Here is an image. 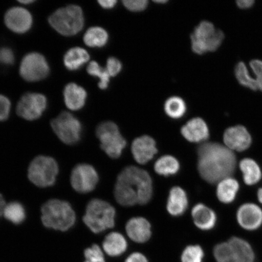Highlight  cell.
Wrapping results in <instances>:
<instances>
[{
	"label": "cell",
	"mask_w": 262,
	"mask_h": 262,
	"mask_svg": "<svg viewBox=\"0 0 262 262\" xmlns=\"http://www.w3.org/2000/svg\"><path fill=\"white\" fill-rule=\"evenodd\" d=\"M198 169L203 179L210 183L231 178L236 167L232 150L217 143H206L198 148Z\"/></svg>",
	"instance_id": "6da1fadb"
},
{
	"label": "cell",
	"mask_w": 262,
	"mask_h": 262,
	"mask_svg": "<svg viewBox=\"0 0 262 262\" xmlns=\"http://www.w3.org/2000/svg\"><path fill=\"white\" fill-rule=\"evenodd\" d=\"M114 194L122 206L147 204L152 195L151 178L145 170L126 167L118 176Z\"/></svg>",
	"instance_id": "7a4b0ae2"
},
{
	"label": "cell",
	"mask_w": 262,
	"mask_h": 262,
	"mask_svg": "<svg viewBox=\"0 0 262 262\" xmlns=\"http://www.w3.org/2000/svg\"><path fill=\"white\" fill-rule=\"evenodd\" d=\"M41 221L46 227L67 231L76 221L75 213L68 202L52 199L42 205Z\"/></svg>",
	"instance_id": "3957f363"
},
{
	"label": "cell",
	"mask_w": 262,
	"mask_h": 262,
	"mask_svg": "<svg viewBox=\"0 0 262 262\" xmlns=\"http://www.w3.org/2000/svg\"><path fill=\"white\" fill-rule=\"evenodd\" d=\"M116 210L109 203L93 199L88 204L83 222L94 233L98 234L115 225Z\"/></svg>",
	"instance_id": "277c9868"
},
{
	"label": "cell",
	"mask_w": 262,
	"mask_h": 262,
	"mask_svg": "<svg viewBox=\"0 0 262 262\" xmlns=\"http://www.w3.org/2000/svg\"><path fill=\"white\" fill-rule=\"evenodd\" d=\"M49 22L60 34L74 35L80 32L83 27V13L79 6H68L57 10L50 16Z\"/></svg>",
	"instance_id": "5b68a950"
},
{
	"label": "cell",
	"mask_w": 262,
	"mask_h": 262,
	"mask_svg": "<svg viewBox=\"0 0 262 262\" xmlns=\"http://www.w3.org/2000/svg\"><path fill=\"white\" fill-rule=\"evenodd\" d=\"M191 39L192 51L201 55L217 50L224 41V34L211 23L204 21L195 28Z\"/></svg>",
	"instance_id": "8992f818"
},
{
	"label": "cell",
	"mask_w": 262,
	"mask_h": 262,
	"mask_svg": "<svg viewBox=\"0 0 262 262\" xmlns=\"http://www.w3.org/2000/svg\"><path fill=\"white\" fill-rule=\"evenodd\" d=\"M58 173L56 161L52 157L40 156L36 157L31 163L28 178L38 187L47 188L54 184Z\"/></svg>",
	"instance_id": "52a82bcc"
},
{
	"label": "cell",
	"mask_w": 262,
	"mask_h": 262,
	"mask_svg": "<svg viewBox=\"0 0 262 262\" xmlns=\"http://www.w3.org/2000/svg\"><path fill=\"white\" fill-rule=\"evenodd\" d=\"M96 135L100 142L101 148L108 156L118 159L122 155L126 142L120 133L119 127L112 122H103L98 126Z\"/></svg>",
	"instance_id": "ba28073f"
},
{
	"label": "cell",
	"mask_w": 262,
	"mask_h": 262,
	"mask_svg": "<svg viewBox=\"0 0 262 262\" xmlns=\"http://www.w3.org/2000/svg\"><path fill=\"white\" fill-rule=\"evenodd\" d=\"M51 126L58 138L67 145H74L80 139L81 124L70 113H61L52 120Z\"/></svg>",
	"instance_id": "9c48e42d"
},
{
	"label": "cell",
	"mask_w": 262,
	"mask_h": 262,
	"mask_svg": "<svg viewBox=\"0 0 262 262\" xmlns=\"http://www.w3.org/2000/svg\"><path fill=\"white\" fill-rule=\"evenodd\" d=\"M49 68L43 55L32 52L23 59L19 74L24 79L28 81H38L48 76Z\"/></svg>",
	"instance_id": "30bf717a"
},
{
	"label": "cell",
	"mask_w": 262,
	"mask_h": 262,
	"mask_svg": "<svg viewBox=\"0 0 262 262\" xmlns=\"http://www.w3.org/2000/svg\"><path fill=\"white\" fill-rule=\"evenodd\" d=\"M47 106V98L38 93H27L18 101L16 113L27 120H34L42 116Z\"/></svg>",
	"instance_id": "8fae6325"
},
{
	"label": "cell",
	"mask_w": 262,
	"mask_h": 262,
	"mask_svg": "<svg viewBox=\"0 0 262 262\" xmlns=\"http://www.w3.org/2000/svg\"><path fill=\"white\" fill-rule=\"evenodd\" d=\"M98 182V176L96 169L88 164H80L72 171L71 182L75 191L80 193L93 191Z\"/></svg>",
	"instance_id": "7c38bea8"
},
{
	"label": "cell",
	"mask_w": 262,
	"mask_h": 262,
	"mask_svg": "<svg viewBox=\"0 0 262 262\" xmlns=\"http://www.w3.org/2000/svg\"><path fill=\"white\" fill-rule=\"evenodd\" d=\"M5 22L10 30L18 34H24L31 28L32 17L27 10L15 7L10 9L6 13Z\"/></svg>",
	"instance_id": "4fadbf2b"
},
{
	"label": "cell",
	"mask_w": 262,
	"mask_h": 262,
	"mask_svg": "<svg viewBox=\"0 0 262 262\" xmlns=\"http://www.w3.org/2000/svg\"><path fill=\"white\" fill-rule=\"evenodd\" d=\"M224 140L226 146L231 150L242 152L251 145L252 139L248 130L243 126L229 127L225 130Z\"/></svg>",
	"instance_id": "5bb4252c"
},
{
	"label": "cell",
	"mask_w": 262,
	"mask_h": 262,
	"mask_svg": "<svg viewBox=\"0 0 262 262\" xmlns=\"http://www.w3.org/2000/svg\"><path fill=\"white\" fill-rule=\"evenodd\" d=\"M239 225L247 230L253 231L262 224V211L254 204H246L239 208L237 214Z\"/></svg>",
	"instance_id": "9a60e30c"
},
{
	"label": "cell",
	"mask_w": 262,
	"mask_h": 262,
	"mask_svg": "<svg viewBox=\"0 0 262 262\" xmlns=\"http://www.w3.org/2000/svg\"><path fill=\"white\" fill-rule=\"evenodd\" d=\"M131 150L134 159L140 164L148 162L158 151L155 140L148 136H143L134 140Z\"/></svg>",
	"instance_id": "2e32d148"
},
{
	"label": "cell",
	"mask_w": 262,
	"mask_h": 262,
	"mask_svg": "<svg viewBox=\"0 0 262 262\" xmlns=\"http://www.w3.org/2000/svg\"><path fill=\"white\" fill-rule=\"evenodd\" d=\"M181 133L185 139L193 143L204 142L209 137L207 124L204 120L199 117L189 120L182 127Z\"/></svg>",
	"instance_id": "e0dca14e"
},
{
	"label": "cell",
	"mask_w": 262,
	"mask_h": 262,
	"mask_svg": "<svg viewBox=\"0 0 262 262\" xmlns=\"http://www.w3.org/2000/svg\"><path fill=\"white\" fill-rule=\"evenodd\" d=\"M126 231L131 240L137 243H145L151 236L150 225L146 219L142 217L130 219L127 223Z\"/></svg>",
	"instance_id": "ac0fdd59"
},
{
	"label": "cell",
	"mask_w": 262,
	"mask_h": 262,
	"mask_svg": "<svg viewBox=\"0 0 262 262\" xmlns=\"http://www.w3.org/2000/svg\"><path fill=\"white\" fill-rule=\"evenodd\" d=\"M66 105L72 111L81 109L86 102L87 93L83 88L74 83L67 84L64 90Z\"/></svg>",
	"instance_id": "d6986e66"
},
{
	"label": "cell",
	"mask_w": 262,
	"mask_h": 262,
	"mask_svg": "<svg viewBox=\"0 0 262 262\" xmlns=\"http://www.w3.org/2000/svg\"><path fill=\"white\" fill-rule=\"evenodd\" d=\"M195 225L202 230H210L215 227L217 217L214 211L202 204L196 205L192 210Z\"/></svg>",
	"instance_id": "ffe728a7"
},
{
	"label": "cell",
	"mask_w": 262,
	"mask_h": 262,
	"mask_svg": "<svg viewBox=\"0 0 262 262\" xmlns=\"http://www.w3.org/2000/svg\"><path fill=\"white\" fill-rule=\"evenodd\" d=\"M188 201L184 190L180 187L171 189L167 203V210L173 216H180L188 208Z\"/></svg>",
	"instance_id": "44dd1931"
},
{
	"label": "cell",
	"mask_w": 262,
	"mask_h": 262,
	"mask_svg": "<svg viewBox=\"0 0 262 262\" xmlns=\"http://www.w3.org/2000/svg\"><path fill=\"white\" fill-rule=\"evenodd\" d=\"M103 248L110 256L119 257L127 250V241L119 232H111L104 238Z\"/></svg>",
	"instance_id": "7402d4cb"
},
{
	"label": "cell",
	"mask_w": 262,
	"mask_h": 262,
	"mask_svg": "<svg viewBox=\"0 0 262 262\" xmlns=\"http://www.w3.org/2000/svg\"><path fill=\"white\" fill-rule=\"evenodd\" d=\"M235 262H254L255 255L253 248L247 241L238 237L229 239Z\"/></svg>",
	"instance_id": "603a6c76"
},
{
	"label": "cell",
	"mask_w": 262,
	"mask_h": 262,
	"mask_svg": "<svg viewBox=\"0 0 262 262\" xmlns=\"http://www.w3.org/2000/svg\"><path fill=\"white\" fill-rule=\"evenodd\" d=\"M239 189V184L236 180L228 178L221 180L217 188V198L224 204L233 202Z\"/></svg>",
	"instance_id": "cb8c5ba5"
},
{
	"label": "cell",
	"mask_w": 262,
	"mask_h": 262,
	"mask_svg": "<svg viewBox=\"0 0 262 262\" xmlns=\"http://www.w3.org/2000/svg\"><path fill=\"white\" fill-rule=\"evenodd\" d=\"M90 56L85 49L74 48L70 49L64 57V63L68 70L75 71L89 61Z\"/></svg>",
	"instance_id": "d4e9b609"
},
{
	"label": "cell",
	"mask_w": 262,
	"mask_h": 262,
	"mask_svg": "<svg viewBox=\"0 0 262 262\" xmlns=\"http://www.w3.org/2000/svg\"><path fill=\"white\" fill-rule=\"evenodd\" d=\"M240 169L243 173L244 180L246 184L254 185L260 181L261 172L259 166L251 159H245L240 163Z\"/></svg>",
	"instance_id": "484cf974"
},
{
	"label": "cell",
	"mask_w": 262,
	"mask_h": 262,
	"mask_svg": "<svg viewBox=\"0 0 262 262\" xmlns=\"http://www.w3.org/2000/svg\"><path fill=\"white\" fill-rule=\"evenodd\" d=\"M107 32L100 27H92L88 29L84 35V43L91 48H101L105 46L107 42Z\"/></svg>",
	"instance_id": "4316f807"
},
{
	"label": "cell",
	"mask_w": 262,
	"mask_h": 262,
	"mask_svg": "<svg viewBox=\"0 0 262 262\" xmlns=\"http://www.w3.org/2000/svg\"><path fill=\"white\" fill-rule=\"evenodd\" d=\"M180 164L175 157L164 156L157 160L155 163V171L159 175L169 176L179 171Z\"/></svg>",
	"instance_id": "83f0119b"
},
{
	"label": "cell",
	"mask_w": 262,
	"mask_h": 262,
	"mask_svg": "<svg viewBox=\"0 0 262 262\" xmlns=\"http://www.w3.org/2000/svg\"><path fill=\"white\" fill-rule=\"evenodd\" d=\"M165 111L172 119H180L186 112V103L179 97H170L165 103Z\"/></svg>",
	"instance_id": "f1b7e54d"
},
{
	"label": "cell",
	"mask_w": 262,
	"mask_h": 262,
	"mask_svg": "<svg viewBox=\"0 0 262 262\" xmlns=\"http://www.w3.org/2000/svg\"><path fill=\"white\" fill-rule=\"evenodd\" d=\"M5 217L15 225L22 224L26 219L24 206L20 203L14 202L6 205L4 211Z\"/></svg>",
	"instance_id": "f546056e"
},
{
	"label": "cell",
	"mask_w": 262,
	"mask_h": 262,
	"mask_svg": "<svg viewBox=\"0 0 262 262\" xmlns=\"http://www.w3.org/2000/svg\"><path fill=\"white\" fill-rule=\"evenodd\" d=\"M235 74L239 83L251 90H258L256 80L250 76L244 62L238 63L235 69Z\"/></svg>",
	"instance_id": "4dcf8cb0"
},
{
	"label": "cell",
	"mask_w": 262,
	"mask_h": 262,
	"mask_svg": "<svg viewBox=\"0 0 262 262\" xmlns=\"http://www.w3.org/2000/svg\"><path fill=\"white\" fill-rule=\"evenodd\" d=\"M87 72L92 76L99 78L98 87L101 90H106L107 88L110 83V75L108 74L106 69L101 68L97 62L93 61L88 65Z\"/></svg>",
	"instance_id": "1f68e13d"
},
{
	"label": "cell",
	"mask_w": 262,
	"mask_h": 262,
	"mask_svg": "<svg viewBox=\"0 0 262 262\" xmlns=\"http://www.w3.org/2000/svg\"><path fill=\"white\" fill-rule=\"evenodd\" d=\"M205 253L199 245H189L186 247L181 255V262H203Z\"/></svg>",
	"instance_id": "d6a6232c"
},
{
	"label": "cell",
	"mask_w": 262,
	"mask_h": 262,
	"mask_svg": "<svg viewBox=\"0 0 262 262\" xmlns=\"http://www.w3.org/2000/svg\"><path fill=\"white\" fill-rule=\"evenodd\" d=\"M213 253L217 262H235L231 247L228 242L216 245Z\"/></svg>",
	"instance_id": "836d02e7"
},
{
	"label": "cell",
	"mask_w": 262,
	"mask_h": 262,
	"mask_svg": "<svg viewBox=\"0 0 262 262\" xmlns=\"http://www.w3.org/2000/svg\"><path fill=\"white\" fill-rule=\"evenodd\" d=\"M84 255V262H106L102 250L96 244L86 249Z\"/></svg>",
	"instance_id": "e575fe53"
},
{
	"label": "cell",
	"mask_w": 262,
	"mask_h": 262,
	"mask_svg": "<svg viewBox=\"0 0 262 262\" xmlns=\"http://www.w3.org/2000/svg\"><path fill=\"white\" fill-rule=\"evenodd\" d=\"M123 4L127 9L132 12L144 11L148 5L147 0H124Z\"/></svg>",
	"instance_id": "d590c367"
},
{
	"label": "cell",
	"mask_w": 262,
	"mask_h": 262,
	"mask_svg": "<svg viewBox=\"0 0 262 262\" xmlns=\"http://www.w3.org/2000/svg\"><path fill=\"white\" fill-rule=\"evenodd\" d=\"M106 70L110 77H116L122 70V64L117 58L110 57L107 59Z\"/></svg>",
	"instance_id": "8d00e7d4"
},
{
	"label": "cell",
	"mask_w": 262,
	"mask_h": 262,
	"mask_svg": "<svg viewBox=\"0 0 262 262\" xmlns=\"http://www.w3.org/2000/svg\"><path fill=\"white\" fill-rule=\"evenodd\" d=\"M11 101L3 95H0V122L8 119L11 110Z\"/></svg>",
	"instance_id": "74e56055"
},
{
	"label": "cell",
	"mask_w": 262,
	"mask_h": 262,
	"mask_svg": "<svg viewBox=\"0 0 262 262\" xmlns=\"http://www.w3.org/2000/svg\"><path fill=\"white\" fill-rule=\"evenodd\" d=\"M250 67L253 71L258 85V90L262 91V61L253 60L250 62Z\"/></svg>",
	"instance_id": "f35d334b"
},
{
	"label": "cell",
	"mask_w": 262,
	"mask_h": 262,
	"mask_svg": "<svg viewBox=\"0 0 262 262\" xmlns=\"http://www.w3.org/2000/svg\"><path fill=\"white\" fill-rule=\"evenodd\" d=\"M14 55L11 49H0V64L11 65L14 63Z\"/></svg>",
	"instance_id": "ab89813d"
},
{
	"label": "cell",
	"mask_w": 262,
	"mask_h": 262,
	"mask_svg": "<svg viewBox=\"0 0 262 262\" xmlns=\"http://www.w3.org/2000/svg\"><path fill=\"white\" fill-rule=\"evenodd\" d=\"M124 262H149L145 255L135 252L129 255Z\"/></svg>",
	"instance_id": "60d3db41"
},
{
	"label": "cell",
	"mask_w": 262,
	"mask_h": 262,
	"mask_svg": "<svg viewBox=\"0 0 262 262\" xmlns=\"http://www.w3.org/2000/svg\"><path fill=\"white\" fill-rule=\"evenodd\" d=\"M98 3H99V5L103 8L110 9L113 8L116 6L117 2L116 0H106V1L101 0V1H98Z\"/></svg>",
	"instance_id": "b9f144b4"
},
{
	"label": "cell",
	"mask_w": 262,
	"mask_h": 262,
	"mask_svg": "<svg viewBox=\"0 0 262 262\" xmlns=\"http://www.w3.org/2000/svg\"><path fill=\"white\" fill-rule=\"evenodd\" d=\"M254 1L252 0H239L237 1V5L241 9H247L253 6Z\"/></svg>",
	"instance_id": "7bdbcfd3"
},
{
	"label": "cell",
	"mask_w": 262,
	"mask_h": 262,
	"mask_svg": "<svg viewBox=\"0 0 262 262\" xmlns=\"http://www.w3.org/2000/svg\"><path fill=\"white\" fill-rule=\"evenodd\" d=\"M6 203L3 195L0 194V217L4 214L5 208L6 207Z\"/></svg>",
	"instance_id": "ee69618b"
},
{
	"label": "cell",
	"mask_w": 262,
	"mask_h": 262,
	"mask_svg": "<svg viewBox=\"0 0 262 262\" xmlns=\"http://www.w3.org/2000/svg\"><path fill=\"white\" fill-rule=\"evenodd\" d=\"M257 196L258 201L261 203L262 204V188H260L259 190L258 191L257 193Z\"/></svg>",
	"instance_id": "f6af8a7d"
},
{
	"label": "cell",
	"mask_w": 262,
	"mask_h": 262,
	"mask_svg": "<svg viewBox=\"0 0 262 262\" xmlns=\"http://www.w3.org/2000/svg\"><path fill=\"white\" fill-rule=\"evenodd\" d=\"M19 2H20L22 4L27 5L34 3V1L33 0H24V1H19Z\"/></svg>",
	"instance_id": "bcb514c9"
},
{
	"label": "cell",
	"mask_w": 262,
	"mask_h": 262,
	"mask_svg": "<svg viewBox=\"0 0 262 262\" xmlns=\"http://www.w3.org/2000/svg\"><path fill=\"white\" fill-rule=\"evenodd\" d=\"M155 3H159V4H164V3H166L167 1H165V0H157V1H155Z\"/></svg>",
	"instance_id": "7dc6e473"
}]
</instances>
